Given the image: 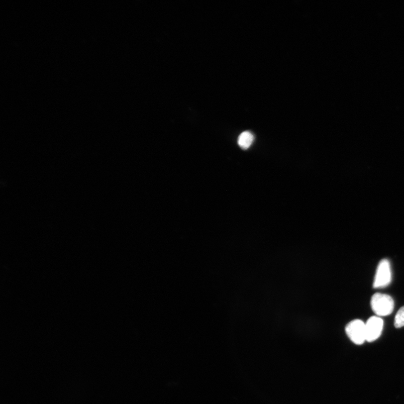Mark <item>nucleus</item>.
Wrapping results in <instances>:
<instances>
[{"label": "nucleus", "instance_id": "obj_1", "mask_svg": "<svg viewBox=\"0 0 404 404\" xmlns=\"http://www.w3.org/2000/svg\"><path fill=\"white\" fill-rule=\"evenodd\" d=\"M371 305L374 313L381 317L392 313L394 308V301L390 296L376 293L372 297Z\"/></svg>", "mask_w": 404, "mask_h": 404}, {"label": "nucleus", "instance_id": "obj_2", "mask_svg": "<svg viewBox=\"0 0 404 404\" xmlns=\"http://www.w3.org/2000/svg\"><path fill=\"white\" fill-rule=\"evenodd\" d=\"M347 335L354 344L362 345L366 341V325L362 320L355 319L347 324Z\"/></svg>", "mask_w": 404, "mask_h": 404}, {"label": "nucleus", "instance_id": "obj_3", "mask_svg": "<svg viewBox=\"0 0 404 404\" xmlns=\"http://www.w3.org/2000/svg\"><path fill=\"white\" fill-rule=\"evenodd\" d=\"M392 274L390 262L384 259L380 261L378 266L373 287L377 289L388 287L392 282Z\"/></svg>", "mask_w": 404, "mask_h": 404}, {"label": "nucleus", "instance_id": "obj_4", "mask_svg": "<svg viewBox=\"0 0 404 404\" xmlns=\"http://www.w3.org/2000/svg\"><path fill=\"white\" fill-rule=\"evenodd\" d=\"M366 325V341L373 342L379 338L383 332L384 320L377 316L368 319Z\"/></svg>", "mask_w": 404, "mask_h": 404}, {"label": "nucleus", "instance_id": "obj_5", "mask_svg": "<svg viewBox=\"0 0 404 404\" xmlns=\"http://www.w3.org/2000/svg\"><path fill=\"white\" fill-rule=\"evenodd\" d=\"M254 137L253 134L249 131H244L238 138L239 146L243 149H247L253 143Z\"/></svg>", "mask_w": 404, "mask_h": 404}, {"label": "nucleus", "instance_id": "obj_6", "mask_svg": "<svg viewBox=\"0 0 404 404\" xmlns=\"http://www.w3.org/2000/svg\"><path fill=\"white\" fill-rule=\"evenodd\" d=\"M394 325L395 327L401 328L404 326V306L399 310L395 316Z\"/></svg>", "mask_w": 404, "mask_h": 404}]
</instances>
